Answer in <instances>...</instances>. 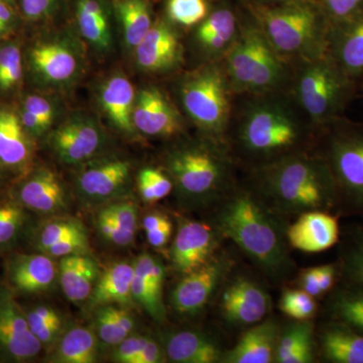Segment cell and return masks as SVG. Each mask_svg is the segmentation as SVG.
Returning <instances> with one entry per match:
<instances>
[{"label":"cell","mask_w":363,"mask_h":363,"mask_svg":"<svg viewBox=\"0 0 363 363\" xmlns=\"http://www.w3.org/2000/svg\"><path fill=\"white\" fill-rule=\"evenodd\" d=\"M317 353L325 362L363 363V334L327 319L316 332Z\"/></svg>","instance_id":"cell-24"},{"label":"cell","mask_w":363,"mask_h":363,"mask_svg":"<svg viewBox=\"0 0 363 363\" xmlns=\"http://www.w3.org/2000/svg\"><path fill=\"white\" fill-rule=\"evenodd\" d=\"M112 6L121 23L124 42L135 49L154 25L150 0H112Z\"/></svg>","instance_id":"cell-35"},{"label":"cell","mask_w":363,"mask_h":363,"mask_svg":"<svg viewBox=\"0 0 363 363\" xmlns=\"http://www.w3.org/2000/svg\"><path fill=\"white\" fill-rule=\"evenodd\" d=\"M0 2H6V4H11V6H16V0H0Z\"/></svg>","instance_id":"cell-60"},{"label":"cell","mask_w":363,"mask_h":363,"mask_svg":"<svg viewBox=\"0 0 363 363\" xmlns=\"http://www.w3.org/2000/svg\"><path fill=\"white\" fill-rule=\"evenodd\" d=\"M164 350L154 339L150 338L140 354L136 357L135 363H160L164 362Z\"/></svg>","instance_id":"cell-56"},{"label":"cell","mask_w":363,"mask_h":363,"mask_svg":"<svg viewBox=\"0 0 363 363\" xmlns=\"http://www.w3.org/2000/svg\"><path fill=\"white\" fill-rule=\"evenodd\" d=\"M135 90L130 79L121 74L105 80L99 90V104L112 125L126 135L135 131L133 123Z\"/></svg>","instance_id":"cell-26"},{"label":"cell","mask_w":363,"mask_h":363,"mask_svg":"<svg viewBox=\"0 0 363 363\" xmlns=\"http://www.w3.org/2000/svg\"><path fill=\"white\" fill-rule=\"evenodd\" d=\"M327 54L351 77L363 79V6L347 20L330 26Z\"/></svg>","instance_id":"cell-21"},{"label":"cell","mask_w":363,"mask_h":363,"mask_svg":"<svg viewBox=\"0 0 363 363\" xmlns=\"http://www.w3.org/2000/svg\"><path fill=\"white\" fill-rule=\"evenodd\" d=\"M133 123L135 130L152 138H173L184 133V118L160 88H143L136 96Z\"/></svg>","instance_id":"cell-15"},{"label":"cell","mask_w":363,"mask_h":363,"mask_svg":"<svg viewBox=\"0 0 363 363\" xmlns=\"http://www.w3.org/2000/svg\"><path fill=\"white\" fill-rule=\"evenodd\" d=\"M59 4L60 0H20L21 13L32 21L51 18L58 9Z\"/></svg>","instance_id":"cell-51"},{"label":"cell","mask_w":363,"mask_h":363,"mask_svg":"<svg viewBox=\"0 0 363 363\" xmlns=\"http://www.w3.org/2000/svg\"><path fill=\"white\" fill-rule=\"evenodd\" d=\"M316 267L320 289L322 294L326 295L337 284V279H340V267L338 262Z\"/></svg>","instance_id":"cell-54"},{"label":"cell","mask_w":363,"mask_h":363,"mask_svg":"<svg viewBox=\"0 0 363 363\" xmlns=\"http://www.w3.org/2000/svg\"><path fill=\"white\" fill-rule=\"evenodd\" d=\"M85 228L80 222L74 219H61L45 224L40 231L38 247L42 252L55 243L65 240L72 236L85 234Z\"/></svg>","instance_id":"cell-44"},{"label":"cell","mask_w":363,"mask_h":363,"mask_svg":"<svg viewBox=\"0 0 363 363\" xmlns=\"http://www.w3.org/2000/svg\"><path fill=\"white\" fill-rule=\"evenodd\" d=\"M18 114L0 109V162L9 168H21L30 157V145Z\"/></svg>","instance_id":"cell-33"},{"label":"cell","mask_w":363,"mask_h":363,"mask_svg":"<svg viewBox=\"0 0 363 363\" xmlns=\"http://www.w3.org/2000/svg\"><path fill=\"white\" fill-rule=\"evenodd\" d=\"M221 316L226 324L247 327L266 319L272 310V298L259 281L238 276L225 281L221 293Z\"/></svg>","instance_id":"cell-12"},{"label":"cell","mask_w":363,"mask_h":363,"mask_svg":"<svg viewBox=\"0 0 363 363\" xmlns=\"http://www.w3.org/2000/svg\"><path fill=\"white\" fill-rule=\"evenodd\" d=\"M138 66L150 74L173 73L185 62V49L180 35L168 20L155 21L142 42L135 48Z\"/></svg>","instance_id":"cell-13"},{"label":"cell","mask_w":363,"mask_h":363,"mask_svg":"<svg viewBox=\"0 0 363 363\" xmlns=\"http://www.w3.org/2000/svg\"><path fill=\"white\" fill-rule=\"evenodd\" d=\"M149 339L145 336H128L116 345L113 359L121 363H135L136 357L145 347Z\"/></svg>","instance_id":"cell-52"},{"label":"cell","mask_w":363,"mask_h":363,"mask_svg":"<svg viewBox=\"0 0 363 363\" xmlns=\"http://www.w3.org/2000/svg\"><path fill=\"white\" fill-rule=\"evenodd\" d=\"M314 150L330 169L339 216L363 219V123L344 116L318 133Z\"/></svg>","instance_id":"cell-9"},{"label":"cell","mask_w":363,"mask_h":363,"mask_svg":"<svg viewBox=\"0 0 363 363\" xmlns=\"http://www.w3.org/2000/svg\"><path fill=\"white\" fill-rule=\"evenodd\" d=\"M104 209L116 219L123 231L130 235H135V231L138 229V210L133 203H114Z\"/></svg>","instance_id":"cell-50"},{"label":"cell","mask_w":363,"mask_h":363,"mask_svg":"<svg viewBox=\"0 0 363 363\" xmlns=\"http://www.w3.org/2000/svg\"><path fill=\"white\" fill-rule=\"evenodd\" d=\"M57 267L52 257L45 255H21L9 262V278L16 290L38 293L51 288Z\"/></svg>","instance_id":"cell-27"},{"label":"cell","mask_w":363,"mask_h":363,"mask_svg":"<svg viewBox=\"0 0 363 363\" xmlns=\"http://www.w3.org/2000/svg\"><path fill=\"white\" fill-rule=\"evenodd\" d=\"M240 18L228 6L216 7L195 26L194 42L202 55V63L220 62L233 47L238 32ZM201 63V64H202Z\"/></svg>","instance_id":"cell-18"},{"label":"cell","mask_w":363,"mask_h":363,"mask_svg":"<svg viewBox=\"0 0 363 363\" xmlns=\"http://www.w3.org/2000/svg\"><path fill=\"white\" fill-rule=\"evenodd\" d=\"M25 222V213L20 205L13 202L0 203V245L11 242L18 236Z\"/></svg>","instance_id":"cell-45"},{"label":"cell","mask_w":363,"mask_h":363,"mask_svg":"<svg viewBox=\"0 0 363 363\" xmlns=\"http://www.w3.org/2000/svg\"><path fill=\"white\" fill-rule=\"evenodd\" d=\"M97 225L105 240L118 247H128L135 240V236L123 231L116 219L105 209L98 214Z\"/></svg>","instance_id":"cell-47"},{"label":"cell","mask_w":363,"mask_h":363,"mask_svg":"<svg viewBox=\"0 0 363 363\" xmlns=\"http://www.w3.org/2000/svg\"><path fill=\"white\" fill-rule=\"evenodd\" d=\"M9 30V26L6 25L1 20H0V33H6Z\"/></svg>","instance_id":"cell-59"},{"label":"cell","mask_w":363,"mask_h":363,"mask_svg":"<svg viewBox=\"0 0 363 363\" xmlns=\"http://www.w3.org/2000/svg\"><path fill=\"white\" fill-rule=\"evenodd\" d=\"M330 25L347 20L363 6V0H319Z\"/></svg>","instance_id":"cell-48"},{"label":"cell","mask_w":363,"mask_h":363,"mask_svg":"<svg viewBox=\"0 0 363 363\" xmlns=\"http://www.w3.org/2000/svg\"><path fill=\"white\" fill-rule=\"evenodd\" d=\"M143 226L152 247L162 248L168 245L173 233V224L168 216L160 212H152L143 218Z\"/></svg>","instance_id":"cell-46"},{"label":"cell","mask_w":363,"mask_h":363,"mask_svg":"<svg viewBox=\"0 0 363 363\" xmlns=\"http://www.w3.org/2000/svg\"><path fill=\"white\" fill-rule=\"evenodd\" d=\"M164 353L171 362L177 363H217L221 362L224 351L207 334L180 331L167 337Z\"/></svg>","instance_id":"cell-28"},{"label":"cell","mask_w":363,"mask_h":363,"mask_svg":"<svg viewBox=\"0 0 363 363\" xmlns=\"http://www.w3.org/2000/svg\"><path fill=\"white\" fill-rule=\"evenodd\" d=\"M89 242H88L87 234L72 236L65 240L45 248L44 253L52 257H64L73 255H88Z\"/></svg>","instance_id":"cell-49"},{"label":"cell","mask_w":363,"mask_h":363,"mask_svg":"<svg viewBox=\"0 0 363 363\" xmlns=\"http://www.w3.org/2000/svg\"><path fill=\"white\" fill-rule=\"evenodd\" d=\"M23 77L21 54L18 45H7L0 49V90L13 89Z\"/></svg>","instance_id":"cell-43"},{"label":"cell","mask_w":363,"mask_h":363,"mask_svg":"<svg viewBox=\"0 0 363 363\" xmlns=\"http://www.w3.org/2000/svg\"><path fill=\"white\" fill-rule=\"evenodd\" d=\"M290 1V0H252V2L262 4H283V2Z\"/></svg>","instance_id":"cell-58"},{"label":"cell","mask_w":363,"mask_h":363,"mask_svg":"<svg viewBox=\"0 0 363 363\" xmlns=\"http://www.w3.org/2000/svg\"><path fill=\"white\" fill-rule=\"evenodd\" d=\"M166 168L181 199L193 206L216 205L240 182L227 143L204 135L174 147Z\"/></svg>","instance_id":"cell-4"},{"label":"cell","mask_w":363,"mask_h":363,"mask_svg":"<svg viewBox=\"0 0 363 363\" xmlns=\"http://www.w3.org/2000/svg\"><path fill=\"white\" fill-rule=\"evenodd\" d=\"M247 173L248 185L286 218L310 211L339 215L335 181L314 149Z\"/></svg>","instance_id":"cell-3"},{"label":"cell","mask_w":363,"mask_h":363,"mask_svg":"<svg viewBox=\"0 0 363 363\" xmlns=\"http://www.w3.org/2000/svg\"><path fill=\"white\" fill-rule=\"evenodd\" d=\"M20 199L25 206L39 213H55L66 206V194L54 172L40 169L23 184Z\"/></svg>","instance_id":"cell-30"},{"label":"cell","mask_w":363,"mask_h":363,"mask_svg":"<svg viewBox=\"0 0 363 363\" xmlns=\"http://www.w3.org/2000/svg\"><path fill=\"white\" fill-rule=\"evenodd\" d=\"M133 278V264L121 262L112 264L98 279L96 285L91 294L93 305L104 306L114 304L130 305L131 283Z\"/></svg>","instance_id":"cell-34"},{"label":"cell","mask_w":363,"mask_h":363,"mask_svg":"<svg viewBox=\"0 0 363 363\" xmlns=\"http://www.w3.org/2000/svg\"><path fill=\"white\" fill-rule=\"evenodd\" d=\"M235 96L290 91L292 68L252 16L241 20L238 38L222 60Z\"/></svg>","instance_id":"cell-7"},{"label":"cell","mask_w":363,"mask_h":363,"mask_svg":"<svg viewBox=\"0 0 363 363\" xmlns=\"http://www.w3.org/2000/svg\"><path fill=\"white\" fill-rule=\"evenodd\" d=\"M234 262L227 253L212 257L204 266L184 274L171 296L174 310L182 315L202 311L233 272Z\"/></svg>","instance_id":"cell-11"},{"label":"cell","mask_w":363,"mask_h":363,"mask_svg":"<svg viewBox=\"0 0 363 363\" xmlns=\"http://www.w3.org/2000/svg\"><path fill=\"white\" fill-rule=\"evenodd\" d=\"M317 128L290 91L235 97L226 143L245 172L313 150Z\"/></svg>","instance_id":"cell-1"},{"label":"cell","mask_w":363,"mask_h":363,"mask_svg":"<svg viewBox=\"0 0 363 363\" xmlns=\"http://www.w3.org/2000/svg\"><path fill=\"white\" fill-rule=\"evenodd\" d=\"M42 346L11 294L0 292V359L26 362L37 357Z\"/></svg>","instance_id":"cell-17"},{"label":"cell","mask_w":363,"mask_h":363,"mask_svg":"<svg viewBox=\"0 0 363 363\" xmlns=\"http://www.w3.org/2000/svg\"><path fill=\"white\" fill-rule=\"evenodd\" d=\"M30 61L35 75L45 85L64 89L80 78L84 55L70 35H57L33 45Z\"/></svg>","instance_id":"cell-10"},{"label":"cell","mask_w":363,"mask_h":363,"mask_svg":"<svg viewBox=\"0 0 363 363\" xmlns=\"http://www.w3.org/2000/svg\"><path fill=\"white\" fill-rule=\"evenodd\" d=\"M177 93L184 114L202 135L226 143L236 96L223 62L202 63L184 74Z\"/></svg>","instance_id":"cell-8"},{"label":"cell","mask_w":363,"mask_h":363,"mask_svg":"<svg viewBox=\"0 0 363 363\" xmlns=\"http://www.w3.org/2000/svg\"><path fill=\"white\" fill-rule=\"evenodd\" d=\"M281 326L274 318L252 325L231 350L224 351L223 363L274 362Z\"/></svg>","instance_id":"cell-23"},{"label":"cell","mask_w":363,"mask_h":363,"mask_svg":"<svg viewBox=\"0 0 363 363\" xmlns=\"http://www.w3.org/2000/svg\"><path fill=\"white\" fill-rule=\"evenodd\" d=\"M214 226L274 283H281L295 272L286 217L272 209L247 183L238 182L217 203Z\"/></svg>","instance_id":"cell-2"},{"label":"cell","mask_w":363,"mask_h":363,"mask_svg":"<svg viewBox=\"0 0 363 363\" xmlns=\"http://www.w3.org/2000/svg\"><path fill=\"white\" fill-rule=\"evenodd\" d=\"M298 286L301 290L305 291L312 297L319 298L323 296L318 281L317 267H309L301 272L298 277Z\"/></svg>","instance_id":"cell-55"},{"label":"cell","mask_w":363,"mask_h":363,"mask_svg":"<svg viewBox=\"0 0 363 363\" xmlns=\"http://www.w3.org/2000/svg\"><path fill=\"white\" fill-rule=\"evenodd\" d=\"M97 360V340L94 332L84 327H75L60 340L54 362L61 363H93Z\"/></svg>","instance_id":"cell-36"},{"label":"cell","mask_w":363,"mask_h":363,"mask_svg":"<svg viewBox=\"0 0 363 363\" xmlns=\"http://www.w3.org/2000/svg\"><path fill=\"white\" fill-rule=\"evenodd\" d=\"M338 243L340 279L363 284V219L346 229Z\"/></svg>","instance_id":"cell-37"},{"label":"cell","mask_w":363,"mask_h":363,"mask_svg":"<svg viewBox=\"0 0 363 363\" xmlns=\"http://www.w3.org/2000/svg\"><path fill=\"white\" fill-rule=\"evenodd\" d=\"M104 135L96 121L75 114L61 124L51 136V145L60 161L68 164L89 162L102 149Z\"/></svg>","instance_id":"cell-16"},{"label":"cell","mask_w":363,"mask_h":363,"mask_svg":"<svg viewBox=\"0 0 363 363\" xmlns=\"http://www.w3.org/2000/svg\"><path fill=\"white\" fill-rule=\"evenodd\" d=\"M62 290L71 302H82L89 298L98 279L97 262L88 255L62 257L59 266Z\"/></svg>","instance_id":"cell-31"},{"label":"cell","mask_w":363,"mask_h":363,"mask_svg":"<svg viewBox=\"0 0 363 363\" xmlns=\"http://www.w3.org/2000/svg\"><path fill=\"white\" fill-rule=\"evenodd\" d=\"M317 362L316 331L311 320H295L281 327L274 362Z\"/></svg>","instance_id":"cell-29"},{"label":"cell","mask_w":363,"mask_h":363,"mask_svg":"<svg viewBox=\"0 0 363 363\" xmlns=\"http://www.w3.org/2000/svg\"><path fill=\"white\" fill-rule=\"evenodd\" d=\"M74 13L83 39L98 52H111L113 45L112 0H76Z\"/></svg>","instance_id":"cell-25"},{"label":"cell","mask_w":363,"mask_h":363,"mask_svg":"<svg viewBox=\"0 0 363 363\" xmlns=\"http://www.w3.org/2000/svg\"><path fill=\"white\" fill-rule=\"evenodd\" d=\"M290 64V92L318 133L346 116L362 89V81L351 77L328 54Z\"/></svg>","instance_id":"cell-6"},{"label":"cell","mask_w":363,"mask_h":363,"mask_svg":"<svg viewBox=\"0 0 363 363\" xmlns=\"http://www.w3.org/2000/svg\"><path fill=\"white\" fill-rule=\"evenodd\" d=\"M95 322L98 337L108 346L118 345L135 328V320L130 313L112 304L99 306Z\"/></svg>","instance_id":"cell-38"},{"label":"cell","mask_w":363,"mask_h":363,"mask_svg":"<svg viewBox=\"0 0 363 363\" xmlns=\"http://www.w3.org/2000/svg\"><path fill=\"white\" fill-rule=\"evenodd\" d=\"M279 307L284 314L294 320H312L318 312L316 298L301 289L284 291L279 298Z\"/></svg>","instance_id":"cell-41"},{"label":"cell","mask_w":363,"mask_h":363,"mask_svg":"<svg viewBox=\"0 0 363 363\" xmlns=\"http://www.w3.org/2000/svg\"><path fill=\"white\" fill-rule=\"evenodd\" d=\"M173 188V181L161 169L145 168L138 175V189L145 202L154 203L164 199Z\"/></svg>","instance_id":"cell-42"},{"label":"cell","mask_w":363,"mask_h":363,"mask_svg":"<svg viewBox=\"0 0 363 363\" xmlns=\"http://www.w3.org/2000/svg\"><path fill=\"white\" fill-rule=\"evenodd\" d=\"M20 118L25 130L33 135H42L50 128L40 118L33 116L30 111H26L25 108L21 111Z\"/></svg>","instance_id":"cell-57"},{"label":"cell","mask_w":363,"mask_h":363,"mask_svg":"<svg viewBox=\"0 0 363 363\" xmlns=\"http://www.w3.org/2000/svg\"><path fill=\"white\" fill-rule=\"evenodd\" d=\"M247 9L274 50L289 63L327 54L331 25L319 0L277 4L250 1Z\"/></svg>","instance_id":"cell-5"},{"label":"cell","mask_w":363,"mask_h":363,"mask_svg":"<svg viewBox=\"0 0 363 363\" xmlns=\"http://www.w3.org/2000/svg\"><path fill=\"white\" fill-rule=\"evenodd\" d=\"M23 108L37 116L49 128L54 123L56 111L54 105L47 98L40 95H30L26 98Z\"/></svg>","instance_id":"cell-53"},{"label":"cell","mask_w":363,"mask_h":363,"mask_svg":"<svg viewBox=\"0 0 363 363\" xmlns=\"http://www.w3.org/2000/svg\"><path fill=\"white\" fill-rule=\"evenodd\" d=\"M164 278V264L149 253H143L133 264L131 297L157 322H162L166 318L162 301Z\"/></svg>","instance_id":"cell-22"},{"label":"cell","mask_w":363,"mask_h":363,"mask_svg":"<svg viewBox=\"0 0 363 363\" xmlns=\"http://www.w3.org/2000/svg\"><path fill=\"white\" fill-rule=\"evenodd\" d=\"M208 0H166L167 20L175 26L193 28L209 13Z\"/></svg>","instance_id":"cell-40"},{"label":"cell","mask_w":363,"mask_h":363,"mask_svg":"<svg viewBox=\"0 0 363 363\" xmlns=\"http://www.w3.org/2000/svg\"><path fill=\"white\" fill-rule=\"evenodd\" d=\"M130 164L125 160L109 157L88 162L79 173L80 194L90 201H105L121 193L128 185Z\"/></svg>","instance_id":"cell-20"},{"label":"cell","mask_w":363,"mask_h":363,"mask_svg":"<svg viewBox=\"0 0 363 363\" xmlns=\"http://www.w3.org/2000/svg\"><path fill=\"white\" fill-rule=\"evenodd\" d=\"M219 238H223L215 226L193 219H180L171 248L175 271L184 276L204 266L213 257Z\"/></svg>","instance_id":"cell-14"},{"label":"cell","mask_w":363,"mask_h":363,"mask_svg":"<svg viewBox=\"0 0 363 363\" xmlns=\"http://www.w3.org/2000/svg\"><path fill=\"white\" fill-rule=\"evenodd\" d=\"M26 319L33 335L43 345H50L61 334L62 318L49 306H38L26 314Z\"/></svg>","instance_id":"cell-39"},{"label":"cell","mask_w":363,"mask_h":363,"mask_svg":"<svg viewBox=\"0 0 363 363\" xmlns=\"http://www.w3.org/2000/svg\"><path fill=\"white\" fill-rule=\"evenodd\" d=\"M328 294L325 305L327 319L363 334V284L340 279Z\"/></svg>","instance_id":"cell-32"},{"label":"cell","mask_w":363,"mask_h":363,"mask_svg":"<svg viewBox=\"0 0 363 363\" xmlns=\"http://www.w3.org/2000/svg\"><path fill=\"white\" fill-rule=\"evenodd\" d=\"M339 215L328 211H310L298 215L288 226L286 238L290 247L301 252H325L340 240Z\"/></svg>","instance_id":"cell-19"}]
</instances>
